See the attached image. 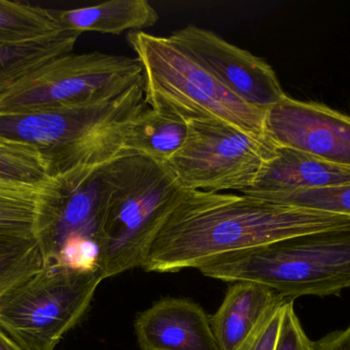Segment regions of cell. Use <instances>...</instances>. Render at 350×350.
I'll use <instances>...</instances> for the list:
<instances>
[{
  "instance_id": "22",
  "label": "cell",
  "mask_w": 350,
  "mask_h": 350,
  "mask_svg": "<svg viewBox=\"0 0 350 350\" xmlns=\"http://www.w3.org/2000/svg\"><path fill=\"white\" fill-rule=\"evenodd\" d=\"M275 203L350 217V183L292 193Z\"/></svg>"
},
{
  "instance_id": "23",
  "label": "cell",
  "mask_w": 350,
  "mask_h": 350,
  "mask_svg": "<svg viewBox=\"0 0 350 350\" xmlns=\"http://www.w3.org/2000/svg\"><path fill=\"white\" fill-rule=\"evenodd\" d=\"M287 301L271 308L237 350H275L284 304Z\"/></svg>"
},
{
  "instance_id": "25",
  "label": "cell",
  "mask_w": 350,
  "mask_h": 350,
  "mask_svg": "<svg viewBox=\"0 0 350 350\" xmlns=\"http://www.w3.org/2000/svg\"><path fill=\"white\" fill-rule=\"evenodd\" d=\"M312 350H350V325L345 330L334 331L312 341Z\"/></svg>"
},
{
  "instance_id": "11",
  "label": "cell",
  "mask_w": 350,
  "mask_h": 350,
  "mask_svg": "<svg viewBox=\"0 0 350 350\" xmlns=\"http://www.w3.org/2000/svg\"><path fill=\"white\" fill-rule=\"evenodd\" d=\"M265 135L280 147L350 168V115L286 96L267 110Z\"/></svg>"
},
{
  "instance_id": "10",
  "label": "cell",
  "mask_w": 350,
  "mask_h": 350,
  "mask_svg": "<svg viewBox=\"0 0 350 350\" xmlns=\"http://www.w3.org/2000/svg\"><path fill=\"white\" fill-rule=\"evenodd\" d=\"M168 37L247 104L269 110L287 96L269 64L213 31L187 25Z\"/></svg>"
},
{
  "instance_id": "1",
  "label": "cell",
  "mask_w": 350,
  "mask_h": 350,
  "mask_svg": "<svg viewBox=\"0 0 350 350\" xmlns=\"http://www.w3.org/2000/svg\"><path fill=\"white\" fill-rule=\"evenodd\" d=\"M350 228V217L246 195L185 190L162 222L142 268L178 273L228 253L292 236Z\"/></svg>"
},
{
  "instance_id": "24",
  "label": "cell",
  "mask_w": 350,
  "mask_h": 350,
  "mask_svg": "<svg viewBox=\"0 0 350 350\" xmlns=\"http://www.w3.org/2000/svg\"><path fill=\"white\" fill-rule=\"evenodd\" d=\"M275 350H312V341L306 336L294 310V300L284 304Z\"/></svg>"
},
{
  "instance_id": "16",
  "label": "cell",
  "mask_w": 350,
  "mask_h": 350,
  "mask_svg": "<svg viewBox=\"0 0 350 350\" xmlns=\"http://www.w3.org/2000/svg\"><path fill=\"white\" fill-rule=\"evenodd\" d=\"M81 34L59 30L21 42H0V96L45 64L73 51Z\"/></svg>"
},
{
  "instance_id": "13",
  "label": "cell",
  "mask_w": 350,
  "mask_h": 350,
  "mask_svg": "<svg viewBox=\"0 0 350 350\" xmlns=\"http://www.w3.org/2000/svg\"><path fill=\"white\" fill-rule=\"evenodd\" d=\"M349 183L350 168L278 146L275 158L263 166L254 185L241 195L275 203L292 193Z\"/></svg>"
},
{
  "instance_id": "26",
  "label": "cell",
  "mask_w": 350,
  "mask_h": 350,
  "mask_svg": "<svg viewBox=\"0 0 350 350\" xmlns=\"http://www.w3.org/2000/svg\"><path fill=\"white\" fill-rule=\"evenodd\" d=\"M0 350H23L0 329Z\"/></svg>"
},
{
  "instance_id": "19",
  "label": "cell",
  "mask_w": 350,
  "mask_h": 350,
  "mask_svg": "<svg viewBox=\"0 0 350 350\" xmlns=\"http://www.w3.org/2000/svg\"><path fill=\"white\" fill-rule=\"evenodd\" d=\"M45 266L36 238L0 234V297Z\"/></svg>"
},
{
  "instance_id": "12",
  "label": "cell",
  "mask_w": 350,
  "mask_h": 350,
  "mask_svg": "<svg viewBox=\"0 0 350 350\" xmlns=\"http://www.w3.org/2000/svg\"><path fill=\"white\" fill-rule=\"evenodd\" d=\"M141 350H219L210 316L183 298H165L141 312L135 322Z\"/></svg>"
},
{
  "instance_id": "8",
  "label": "cell",
  "mask_w": 350,
  "mask_h": 350,
  "mask_svg": "<svg viewBox=\"0 0 350 350\" xmlns=\"http://www.w3.org/2000/svg\"><path fill=\"white\" fill-rule=\"evenodd\" d=\"M104 166L53 177L40 187L37 240L46 266L96 267L106 212Z\"/></svg>"
},
{
  "instance_id": "15",
  "label": "cell",
  "mask_w": 350,
  "mask_h": 350,
  "mask_svg": "<svg viewBox=\"0 0 350 350\" xmlns=\"http://www.w3.org/2000/svg\"><path fill=\"white\" fill-rule=\"evenodd\" d=\"M59 27L72 32L122 34L151 28L159 14L147 0H111L96 5L55 10Z\"/></svg>"
},
{
  "instance_id": "2",
  "label": "cell",
  "mask_w": 350,
  "mask_h": 350,
  "mask_svg": "<svg viewBox=\"0 0 350 350\" xmlns=\"http://www.w3.org/2000/svg\"><path fill=\"white\" fill-rule=\"evenodd\" d=\"M147 106L143 77L108 102L0 114V138L34 146L53 178L129 154L127 127Z\"/></svg>"
},
{
  "instance_id": "5",
  "label": "cell",
  "mask_w": 350,
  "mask_h": 350,
  "mask_svg": "<svg viewBox=\"0 0 350 350\" xmlns=\"http://www.w3.org/2000/svg\"><path fill=\"white\" fill-rule=\"evenodd\" d=\"M127 39L143 69L148 107L185 121L215 119L265 135L267 110L237 98L170 37L139 31Z\"/></svg>"
},
{
  "instance_id": "21",
  "label": "cell",
  "mask_w": 350,
  "mask_h": 350,
  "mask_svg": "<svg viewBox=\"0 0 350 350\" xmlns=\"http://www.w3.org/2000/svg\"><path fill=\"white\" fill-rule=\"evenodd\" d=\"M49 179L46 162L34 146L0 141V183L40 188Z\"/></svg>"
},
{
  "instance_id": "4",
  "label": "cell",
  "mask_w": 350,
  "mask_h": 350,
  "mask_svg": "<svg viewBox=\"0 0 350 350\" xmlns=\"http://www.w3.org/2000/svg\"><path fill=\"white\" fill-rule=\"evenodd\" d=\"M197 269L226 283L260 284L289 300L339 296L350 288V228L292 236L228 253Z\"/></svg>"
},
{
  "instance_id": "6",
  "label": "cell",
  "mask_w": 350,
  "mask_h": 350,
  "mask_svg": "<svg viewBox=\"0 0 350 350\" xmlns=\"http://www.w3.org/2000/svg\"><path fill=\"white\" fill-rule=\"evenodd\" d=\"M103 281L96 267L46 266L0 297V329L23 350H55Z\"/></svg>"
},
{
  "instance_id": "18",
  "label": "cell",
  "mask_w": 350,
  "mask_h": 350,
  "mask_svg": "<svg viewBox=\"0 0 350 350\" xmlns=\"http://www.w3.org/2000/svg\"><path fill=\"white\" fill-rule=\"evenodd\" d=\"M40 217V188L0 183V234L37 238Z\"/></svg>"
},
{
  "instance_id": "3",
  "label": "cell",
  "mask_w": 350,
  "mask_h": 350,
  "mask_svg": "<svg viewBox=\"0 0 350 350\" xmlns=\"http://www.w3.org/2000/svg\"><path fill=\"white\" fill-rule=\"evenodd\" d=\"M106 212L96 267L103 279L143 266L152 240L185 189L166 164L127 154L104 166Z\"/></svg>"
},
{
  "instance_id": "20",
  "label": "cell",
  "mask_w": 350,
  "mask_h": 350,
  "mask_svg": "<svg viewBox=\"0 0 350 350\" xmlns=\"http://www.w3.org/2000/svg\"><path fill=\"white\" fill-rule=\"evenodd\" d=\"M63 30L55 10L0 0V42H21Z\"/></svg>"
},
{
  "instance_id": "7",
  "label": "cell",
  "mask_w": 350,
  "mask_h": 350,
  "mask_svg": "<svg viewBox=\"0 0 350 350\" xmlns=\"http://www.w3.org/2000/svg\"><path fill=\"white\" fill-rule=\"evenodd\" d=\"M143 78L137 58L68 53L35 70L0 96V114L90 106L120 96Z\"/></svg>"
},
{
  "instance_id": "9",
  "label": "cell",
  "mask_w": 350,
  "mask_h": 350,
  "mask_svg": "<svg viewBox=\"0 0 350 350\" xmlns=\"http://www.w3.org/2000/svg\"><path fill=\"white\" fill-rule=\"evenodd\" d=\"M187 123L185 143L165 164L187 190L243 193L277 153L278 146L267 135H253L215 119Z\"/></svg>"
},
{
  "instance_id": "17",
  "label": "cell",
  "mask_w": 350,
  "mask_h": 350,
  "mask_svg": "<svg viewBox=\"0 0 350 350\" xmlns=\"http://www.w3.org/2000/svg\"><path fill=\"white\" fill-rule=\"evenodd\" d=\"M187 134L185 119L147 106L129 123L125 147L129 154L165 164L180 149Z\"/></svg>"
},
{
  "instance_id": "27",
  "label": "cell",
  "mask_w": 350,
  "mask_h": 350,
  "mask_svg": "<svg viewBox=\"0 0 350 350\" xmlns=\"http://www.w3.org/2000/svg\"><path fill=\"white\" fill-rule=\"evenodd\" d=\"M1 140H3V139H1V138H0V141H1Z\"/></svg>"
},
{
  "instance_id": "14",
  "label": "cell",
  "mask_w": 350,
  "mask_h": 350,
  "mask_svg": "<svg viewBox=\"0 0 350 350\" xmlns=\"http://www.w3.org/2000/svg\"><path fill=\"white\" fill-rule=\"evenodd\" d=\"M273 290L252 282L228 287L221 305L210 316L212 333L219 350H237L273 306L287 301Z\"/></svg>"
}]
</instances>
